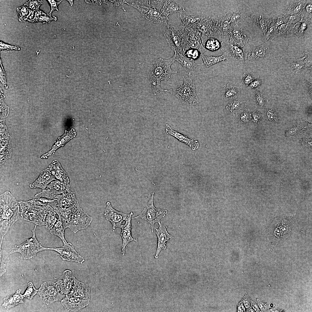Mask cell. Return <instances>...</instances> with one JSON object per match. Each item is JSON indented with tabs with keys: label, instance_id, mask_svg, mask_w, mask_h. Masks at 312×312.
<instances>
[{
	"label": "cell",
	"instance_id": "6da1fadb",
	"mask_svg": "<svg viewBox=\"0 0 312 312\" xmlns=\"http://www.w3.org/2000/svg\"><path fill=\"white\" fill-rule=\"evenodd\" d=\"M0 198L1 246L3 238L10 227L21 218V211L18 202L10 191L1 194Z\"/></svg>",
	"mask_w": 312,
	"mask_h": 312
},
{
	"label": "cell",
	"instance_id": "7a4b0ae2",
	"mask_svg": "<svg viewBox=\"0 0 312 312\" xmlns=\"http://www.w3.org/2000/svg\"><path fill=\"white\" fill-rule=\"evenodd\" d=\"M175 61L173 57L166 60L160 58L151 68L149 72L150 81L155 95H159L164 90L160 86L161 81H167L172 74L177 73L171 68Z\"/></svg>",
	"mask_w": 312,
	"mask_h": 312
},
{
	"label": "cell",
	"instance_id": "3957f363",
	"mask_svg": "<svg viewBox=\"0 0 312 312\" xmlns=\"http://www.w3.org/2000/svg\"><path fill=\"white\" fill-rule=\"evenodd\" d=\"M292 218L280 216L274 218L269 226L268 235L271 242L276 245L283 243L290 235L294 225Z\"/></svg>",
	"mask_w": 312,
	"mask_h": 312
},
{
	"label": "cell",
	"instance_id": "277c9868",
	"mask_svg": "<svg viewBox=\"0 0 312 312\" xmlns=\"http://www.w3.org/2000/svg\"><path fill=\"white\" fill-rule=\"evenodd\" d=\"M183 83L179 88L166 89L164 91L176 96L183 103L187 105H196L200 102L196 92L193 77L191 73L188 76L183 77Z\"/></svg>",
	"mask_w": 312,
	"mask_h": 312
},
{
	"label": "cell",
	"instance_id": "5b68a950",
	"mask_svg": "<svg viewBox=\"0 0 312 312\" xmlns=\"http://www.w3.org/2000/svg\"><path fill=\"white\" fill-rule=\"evenodd\" d=\"M79 207L75 193L70 190L58 196L52 205L58 216L67 222L71 214Z\"/></svg>",
	"mask_w": 312,
	"mask_h": 312
},
{
	"label": "cell",
	"instance_id": "8992f818",
	"mask_svg": "<svg viewBox=\"0 0 312 312\" xmlns=\"http://www.w3.org/2000/svg\"><path fill=\"white\" fill-rule=\"evenodd\" d=\"M21 211V218L36 225H44V219L46 212L53 209L50 206L44 207L34 206L27 201L18 202Z\"/></svg>",
	"mask_w": 312,
	"mask_h": 312
},
{
	"label": "cell",
	"instance_id": "52a82bcc",
	"mask_svg": "<svg viewBox=\"0 0 312 312\" xmlns=\"http://www.w3.org/2000/svg\"><path fill=\"white\" fill-rule=\"evenodd\" d=\"M182 27L183 43L181 53L182 54L189 49L198 50L202 56L204 55L206 49L203 45L200 34L190 25L181 23Z\"/></svg>",
	"mask_w": 312,
	"mask_h": 312
},
{
	"label": "cell",
	"instance_id": "ba28073f",
	"mask_svg": "<svg viewBox=\"0 0 312 312\" xmlns=\"http://www.w3.org/2000/svg\"><path fill=\"white\" fill-rule=\"evenodd\" d=\"M36 225L32 230L33 235L31 237L20 245H15L9 252L10 255L14 253H19L24 259H27L34 257L39 252L47 250V247L42 246L36 237Z\"/></svg>",
	"mask_w": 312,
	"mask_h": 312
},
{
	"label": "cell",
	"instance_id": "9c48e42d",
	"mask_svg": "<svg viewBox=\"0 0 312 312\" xmlns=\"http://www.w3.org/2000/svg\"><path fill=\"white\" fill-rule=\"evenodd\" d=\"M222 55L231 63L239 66L246 64L247 45L242 48L229 41H222L221 44Z\"/></svg>",
	"mask_w": 312,
	"mask_h": 312
},
{
	"label": "cell",
	"instance_id": "30bf717a",
	"mask_svg": "<svg viewBox=\"0 0 312 312\" xmlns=\"http://www.w3.org/2000/svg\"><path fill=\"white\" fill-rule=\"evenodd\" d=\"M154 193L151 194V198L146 207L140 214L131 219L140 218L145 220L151 225L152 232H153L154 225L157 222L159 225L161 224L160 220L164 217L168 212L166 210L157 208L153 204Z\"/></svg>",
	"mask_w": 312,
	"mask_h": 312
},
{
	"label": "cell",
	"instance_id": "8fae6325",
	"mask_svg": "<svg viewBox=\"0 0 312 312\" xmlns=\"http://www.w3.org/2000/svg\"><path fill=\"white\" fill-rule=\"evenodd\" d=\"M37 293L42 302L47 305L61 301L66 296L61 293L57 283L51 281L43 282Z\"/></svg>",
	"mask_w": 312,
	"mask_h": 312
},
{
	"label": "cell",
	"instance_id": "7c38bea8",
	"mask_svg": "<svg viewBox=\"0 0 312 312\" xmlns=\"http://www.w3.org/2000/svg\"><path fill=\"white\" fill-rule=\"evenodd\" d=\"M214 19L211 17H205L203 19L197 23L190 25L200 33L201 42L203 46L209 39L220 40V35L214 25Z\"/></svg>",
	"mask_w": 312,
	"mask_h": 312
},
{
	"label": "cell",
	"instance_id": "4fadbf2b",
	"mask_svg": "<svg viewBox=\"0 0 312 312\" xmlns=\"http://www.w3.org/2000/svg\"><path fill=\"white\" fill-rule=\"evenodd\" d=\"M92 218L79 207L71 214L67 227L74 233L86 229L91 224Z\"/></svg>",
	"mask_w": 312,
	"mask_h": 312
},
{
	"label": "cell",
	"instance_id": "5bb4252c",
	"mask_svg": "<svg viewBox=\"0 0 312 312\" xmlns=\"http://www.w3.org/2000/svg\"><path fill=\"white\" fill-rule=\"evenodd\" d=\"M70 190V183H63L56 179L50 183L46 188L36 194L34 197H43L50 199H56L59 195Z\"/></svg>",
	"mask_w": 312,
	"mask_h": 312
},
{
	"label": "cell",
	"instance_id": "9a60e30c",
	"mask_svg": "<svg viewBox=\"0 0 312 312\" xmlns=\"http://www.w3.org/2000/svg\"><path fill=\"white\" fill-rule=\"evenodd\" d=\"M164 35L169 47L173 51L181 53L183 43L182 25L174 26L168 25Z\"/></svg>",
	"mask_w": 312,
	"mask_h": 312
},
{
	"label": "cell",
	"instance_id": "2e32d148",
	"mask_svg": "<svg viewBox=\"0 0 312 312\" xmlns=\"http://www.w3.org/2000/svg\"><path fill=\"white\" fill-rule=\"evenodd\" d=\"M47 250H54L57 252L64 261L76 262L82 263L84 261V258L75 250L72 243L68 242L61 247L48 248Z\"/></svg>",
	"mask_w": 312,
	"mask_h": 312
},
{
	"label": "cell",
	"instance_id": "e0dca14e",
	"mask_svg": "<svg viewBox=\"0 0 312 312\" xmlns=\"http://www.w3.org/2000/svg\"><path fill=\"white\" fill-rule=\"evenodd\" d=\"M106 207L104 210V215L106 219L111 223L113 229L121 228L122 223L125 220L129 214H126L117 211L112 206L110 202L106 203Z\"/></svg>",
	"mask_w": 312,
	"mask_h": 312
},
{
	"label": "cell",
	"instance_id": "ac0fdd59",
	"mask_svg": "<svg viewBox=\"0 0 312 312\" xmlns=\"http://www.w3.org/2000/svg\"><path fill=\"white\" fill-rule=\"evenodd\" d=\"M90 299L66 295L61 301L66 311L75 312L88 305Z\"/></svg>",
	"mask_w": 312,
	"mask_h": 312
},
{
	"label": "cell",
	"instance_id": "d6986e66",
	"mask_svg": "<svg viewBox=\"0 0 312 312\" xmlns=\"http://www.w3.org/2000/svg\"><path fill=\"white\" fill-rule=\"evenodd\" d=\"M246 63L258 62L266 57L268 52V46L266 42L259 46H247Z\"/></svg>",
	"mask_w": 312,
	"mask_h": 312
},
{
	"label": "cell",
	"instance_id": "ffe728a7",
	"mask_svg": "<svg viewBox=\"0 0 312 312\" xmlns=\"http://www.w3.org/2000/svg\"><path fill=\"white\" fill-rule=\"evenodd\" d=\"M159 226V227L157 229L154 228L156 231L155 233L157 239V246L154 256L155 258L156 259L158 258L159 254L162 250L166 248V243L170 238H173L176 239L174 237L168 233L166 229L168 227L166 225L161 223Z\"/></svg>",
	"mask_w": 312,
	"mask_h": 312
},
{
	"label": "cell",
	"instance_id": "44dd1931",
	"mask_svg": "<svg viewBox=\"0 0 312 312\" xmlns=\"http://www.w3.org/2000/svg\"><path fill=\"white\" fill-rule=\"evenodd\" d=\"M75 277L71 270H66L63 272L56 282L62 294L66 295L71 293L74 285Z\"/></svg>",
	"mask_w": 312,
	"mask_h": 312
},
{
	"label": "cell",
	"instance_id": "7402d4cb",
	"mask_svg": "<svg viewBox=\"0 0 312 312\" xmlns=\"http://www.w3.org/2000/svg\"><path fill=\"white\" fill-rule=\"evenodd\" d=\"M133 214V212H131L129 214L125 220V223L122 225L120 228L121 231L120 235L122 240L121 253L123 255L125 254V248L128 244L131 241H137L136 239L133 238L131 234V220Z\"/></svg>",
	"mask_w": 312,
	"mask_h": 312
},
{
	"label": "cell",
	"instance_id": "603a6c76",
	"mask_svg": "<svg viewBox=\"0 0 312 312\" xmlns=\"http://www.w3.org/2000/svg\"><path fill=\"white\" fill-rule=\"evenodd\" d=\"M232 30L228 34L229 41L231 43L243 48L247 44L248 39L238 24H234Z\"/></svg>",
	"mask_w": 312,
	"mask_h": 312
},
{
	"label": "cell",
	"instance_id": "cb8c5ba5",
	"mask_svg": "<svg viewBox=\"0 0 312 312\" xmlns=\"http://www.w3.org/2000/svg\"><path fill=\"white\" fill-rule=\"evenodd\" d=\"M56 179L47 168L41 171L38 177L29 185L31 188H39L43 190L52 181Z\"/></svg>",
	"mask_w": 312,
	"mask_h": 312
},
{
	"label": "cell",
	"instance_id": "d4e9b609",
	"mask_svg": "<svg viewBox=\"0 0 312 312\" xmlns=\"http://www.w3.org/2000/svg\"><path fill=\"white\" fill-rule=\"evenodd\" d=\"M76 135V133L73 128L69 131L66 130L63 135L58 138L56 142L52 146L51 149L42 155L40 157L41 158L47 159L49 156L54 154L59 148L64 146L67 142L75 137Z\"/></svg>",
	"mask_w": 312,
	"mask_h": 312
},
{
	"label": "cell",
	"instance_id": "484cf974",
	"mask_svg": "<svg viewBox=\"0 0 312 312\" xmlns=\"http://www.w3.org/2000/svg\"><path fill=\"white\" fill-rule=\"evenodd\" d=\"M90 289L87 284L79 281L75 277L73 288L71 293L68 295L71 296L90 299Z\"/></svg>",
	"mask_w": 312,
	"mask_h": 312
},
{
	"label": "cell",
	"instance_id": "4316f807",
	"mask_svg": "<svg viewBox=\"0 0 312 312\" xmlns=\"http://www.w3.org/2000/svg\"><path fill=\"white\" fill-rule=\"evenodd\" d=\"M47 168L56 179L63 183H70L67 173L57 160H53Z\"/></svg>",
	"mask_w": 312,
	"mask_h": 312
},
{
	"label": "cell",
	"instance_id": "83f0119b",
	"mask_svg": "<svg viewBox=\"0 0 312 312\" xmlns=\"http://www.w3.org/2000/svg\"><path fill=\"white\" fill-rule=\"evenodd\" d=\"M312 24V18L301 16L300 20L294 26L292 33L299 38H303Z\"/></svg>",
	"mask_w": 312,
	"mask_h": 312
},
{
	"label": "cell",
	"instance_id": "f1b7e54d",
	"mask_svg": "<svg viewBox=\"0 0 312 312\" xmlns=\"http://www.w3.org/2000/svg\"><path fill=\"white\" fill-rule=\"evenodd\" d=\"M174 51L173 57L175 60L181 64L185 71L188 73L193 72L198 66L201 64L196 63L194 60L184 56L177 51Z\"/></svg>",
	"mask_w": 312,
	"mask_h": 312
},
{
	"label": "cell",
	"instance_id": "f546056e",
	"mask_svg": "<svg viewBox=\"0 0 312 312\" xmlns=\"http://www.w3.org/2000/svg\"><path fill=\"white\" fill-rule=\"evenodd\" d=\"M166 125L169 128V129H166V131L167 134L170 135L179 141L189 146V147L192 148L193 150H196L198 148L199 145L197 140H194L192 139L189 138L187 136L173 130L168 124H167Z\"/></svg>",
	"mask_w": 312,
	"mask_h": 312
},
{
	"label": "cell",
	"instance_id": "4dcf8cb0",
	"mask_svg": "<svg viewBox=\"0 0 312 312\" xmlns=\"http://www.w3.org/2000/svg\"><path fill=\"white\" fill-rule=\"evenodd\" d=\"M214 23L220 36L228 34L233 29V27L231 25L229 12L226 13L222 18L219 20L214 18Z\"/></svg>",
	"mask_w": 312,
	"mask_h": 312
},
{
	"label": "cell",
	"instance_id": "1f68e13d",
	"mask_svg": "<svg viewBox=\"0 0 312 312\" xmlns=\"http://www.w3.org/2000/svg\"><path fill=\"white\" fill-rule=\"evenodd\" d=\"M21 289L17 290L13 294L4 298L2 306L5 309H9L14 307L20 303L24 302V297L21 294Z\"/></svg>",
	"mask_w": 312,
	"mask_h": 312
},
{
	"label": "cell",
	"instance_id": "d6a6232c",
	"mask_svg": "<svg viewBox=\"0 0 312 312\" xmlns=\"http://www.w3.org/2000/svg\"><path fill=\"white\" fill-rule=\"evenodd\" d=\"M58 218L52 228L49 231L50 233L59 237L62 240L63 244L68 243L64 237V231L67 228V222L61 218Z\"/></svg>",
	"mask_w": 312,
	"mask_h": 312
},
{
	"label": "cell",
	"instance_id": "836d02e7",
	"mask_svg": "<svg viewBox=\"0 0 312 312\" xmlns=\"http://www.w3.org/2000/svg\"><path fill=\"white\" fill-rule=\"evenodd\" d=\"M185 11V8L181 5L170 0L165 1L162 14L167 18L169 15L177 13H181Z\"/></svg>",
	"mask_w": 312,
	"mask_h": 312
},
{
	"label": "cell",
	"instance_id": "e575fe53",
	"mask_svg": "<svg viewBox=\"0 0 312 312\" xmlns=\"http://www.w3.org/2000/svg\"><path fill=\"white\" fill-rule=\"evenodd\" d=\"M240 91L239 87L229 83L223 86L222 98L228 102L236 99Z\"/></svg>",
	"mask_w": 312,
	"mask_h": 312
},
{
	"label": "cell",
	"instance_id": "d590c367",
	"mask_svg": "<svg viewBox=\"0 0 312 312\" xmlns=\"http://www.w3.org/2000/svg\"><path fill=\"white\" fill-rule=\"evenodd\" d=\"M229 12L231 23L234 24H238L239 22L243 21L250 15L245 8L240 6Z\"/></svg>",
	"mask_w": 312,
	"mask_h": 312
},
{
	"label": "cell",
	"instance_id": "8d00e7d4",
	"mask_svg": "<svg viewBox=\"0 0 312 312\" xmlns=\"http://www.w3.org/2000/svg\"><path fill=\"white\" fill-rule=\"evenodd\" d=\"M179 16L182 21L181 23L186 25L195 24L202 20L205 17L195 15L185 10L181 13Z\"/></svg>",
	"mask_w": 312,
	"mask_h": 312
},
{
	"label": "cell",
	"instance_id": "74e56055",
	"mask_svg": "<svg viewBox=\"0 0 312 312\" xmlns=\"http://www.w3.org/2000/svg\"><path fill=\"white\" fill-rule=\"evenodd\" d=\"M306 0H294L291 1L284 14L289 16L299 13Z\"/></svg>",
	"mask_w": 312,
	"mask_h": 312
},
{
	"label": "cell",
	"instance_id": "f35d334b",
	"mask_svg": "<svg viewBox=\"0 0 312 312\" xmlns=\"http://www.w3.org/2000/svg\"><path fill=\"white\" fill-rule=\"evenodd\" d=\"M305 56L299 58H286L287 62L289 65L294 73L297 74L299 70L304 69V60Z\"/></svg>",
	"mask_w": 312,
	"mask_h": 312
},
{
	"label": "cell",
	"instance_id": "ab89813d",
	"mask_svg": "<svg viewBox=\"0 0 312 312\" xmlns=\"http://www.w3.org/2000/svg\"><path fill=\"white\" fill-rule=\"evenodd\" d=\"M57 214L51 209L47 211L45 213L44 219V225L46 228L50 230L53 227L55 224L58 219L56 215Z\"/></svg>",
	"mask_w": 312,
	"mask_h": 312
},
{
	"label": "cell",
	"instance_id": "60d3db41",
	"mask_svg": "<svg viewBox=\"0 0 312 312\" xmlns=\"http://www.w3.org/2000/svg\"><path fill=\"white\" fill-rule=\"evenodd\" d=\"M56 21L57 17H52L49 13H46L40 10L36 11L34 22H41L43 23H47L50 22L53 20Z\"/></svg>",
	"mask_w": 312,
	"mask_h": 312
},
{
	"label": "cell",
	"instance_id": "b9f144b4",
	"mask_svg": "<svg viewBox=\"0 0 312 312\" xmlns=\"http://www.w3.org/2000/svg\"><path fill=\"white\" fill-rule=\"evenodd\" d=\"M55 199H50L43 197H34L33 199L27 201L29 204L35 206L44 207L51 206L52 207V203Z\"/></svg>",
	"mask_w": 312,
	"mask_h": 312
},
{
	"label": "cell",
	"instance_id": "7bdbcfd3",
	"mask_svg": "<svg viewBox=\"0 0 312 312\" xmlns=\"http://www.w3.org/2000/svg\"><path fill=\"white\" fill-rule=\"evenodd\" d=\"M202 57L204 62L203 64L205 65L206 68L209 67L213 64L226 60L222 55L219 56H214L209 55H203L202 56Z\"/></svg>",
	"mask_w": 312,
	"mask_h": 312
},
{
	"label": "cell",
	"instance_id": "ee69618b",
	"mask_svg": "<svg viewBox=\"0 0 312 312\" xmlns=\"http://www.w3.org/2000/svg\"><path fill=\"white\" fill-rule=\"evenodd\" d=\"M250 112L248 109H242L237 114L238 121L242 125H245L248 123L250 120Z\"/></svg>",
	"mask_w": 312,
	"mask_h": 312
},
{
	"label": "cell",
	"instance_id": "f6af8a7d",
	"mask_svg": "<svg viewBox=\"0 0 312 312\" xmlns=\"http://www.w3.org/2000/svg\"><path fill=\"white\" fill-rule=\"evenodd\" d=\"M255 99L257 105L261 108L265 107L266 97L263 92L260 89L256 90L255 92Z\"/></svg>",
	"mask_w": 312,
	"mask_h": 312
},
{
	"label": "cell",
	"instance_id": "bcb514c9",
	"mask_svg": "<svg viewBox=\"0 0 312 312\" xmlns=\"http://www.w3.org/2000/svg\"><path fill=\"white\" fill-rule=\"evenodd\" d=\"M10 255L9 252L2 249L0 248V274L1 276L4 274L6 271V261L7 258Z\"/></svg>",
	"mask_w": 312,
	"mask_h": 312
},
{
	"label": "cell",
	"instance_id": "7dc6e473",
	"mask_svg": "<svg viewBox=\"0 0 312 312\" xmlns=\"http://www.w3.org/2000/svg\"><path fill=\"white\" fill-rule=\"evenodd\" d=\"M244 104L236 99L232 100L228 102V104L226 107V109L231 112L242 109L244 107Z\"/></svg>",
	"mask_w": 312,
	"mask_h": 312
},
{
	"label": "cell",
	"instance_id": "c3c4849f",
	"mask_svg": "<svg viewBox=\"0 0 312 312\" xmlns=\"http://www.w3.org/2000/svg\"><path fill=\"white\" fill-rule=\"evenodd\" d=\"M38 291V289L35 288L32 283L30 282L28 283L27 288L23 295L24 298L32 300Z\"/></svg>",
	"mask_w": 312,
	"mask_h": 312
},
{
	"label": "cell",
	"instance_id": "681fc988",
	"mask_svg": "<svg viewBox=\"0 0 312 312\" xmlns=\"http://www.w3.org/2000/svg\"><path fill=\"white\" fill-rule=\"evenodd\" d=\"M312 1L306 0L301 11V16L312 18Z\"/></svg>",
	"mask_w": 312,
	"mask_h": 312
},
{
	"label": "cell",
	"instance_id": "f907efd6",
	"mask_svg": "<svg viewBox=\"0 0 312 312\" xmlns=\"http://www.w3.org/2000/svg\"><path fill=\"white\" fill-rule=\"evenodd\" d=\"M255 23L263 32V35L266 33L267 29L266 18L261 15L256 16L255 18Z\"/></svg>",
	"mask_w": 312,
	"mask_h": 312
},
{
	"label": "cell",
	"instance_id": "816d5d0a",
	"mask_svg": "<svg viewBox=\"0 0 312 312\" xmlns=\"http://www.w3.org/2000/svg\"><path fill=\"white\" fill-rule=\"evenodd\" d=\"M204 45L207 49L211 51L217 50L220 47L218 40L215 38L208 39Z\"/></svg>",
	"mask_w": 312,
	"mask_h": 312
},
{
	"label": "cell",
	"instance_id": "f5cc1de1",
	"mask_svg": "<svg viewBox=\"0 0 312 312\" xmlns=\"http://www.w3.org/2000/svg\"><path fill=\"white\" fill-rule=\"evenodd\" d=\"M43 3L42 0H29L24 4L29 9L32 11H36L39 10L40 6Z\"/></svg>",
	"mask_w": 312,
	"mask_h": 312
},
{
	"label": "cell",
	"instance_id": "db71d44e",
	"mask_svg": "<svg viewBox=\"0 0 312 312\" xmlns=\"http://www.w3.org/2000/svg\"><path fill=\"white\" fill-rule=\"evenodd\" d=\"M16 10L18 17V20L20 22L29 13V9L25 4L17 8Z\"/></svg>",
	"mask_w": 312,
	"mask_h": 312
},
{
	"label": "cell",
	"instance_id": "11a10c76",
	"mask_svg": "<svg viewBox=\"0 0 312 312\" xmlns=\"http://www.w3.org/2000/svg\"><path fill=\"white\" fill-rule=\"evenodd\" d=\"M182 55L184 56L194 60L198 59L201 54L199 51L195 49H189L185 51Z\"/></svg>",
	"mask_w": 312,
	"mask_h": 312
},
{
	"label": "cell",
	"instance_id": "9f6ffc18",
	"mask_svg": "<svg viewBox=\"0 0 312 312\" xmlns=\"http://www.w3.org/2000/svg\"><path fill=\"white\" fill-rule=\"evenodd\" d=\"M265 115L266 117L269 120L278 121V114L274 108H271L267 109Z\"/></svg>",
	"mask_w": 312,
	"mask_h": 312
},
{
	"label": "cell",
	"instance_id": "6f0895ef",
	"mask_svg": "<svg viewBox=\"0 0 312 312\" xmlns=\"http://www.w3.org/2000/svg\"><path fill=\"white\" fill-rule=\"evenodd\" d=\"M263 83L262 79L257 77L253 81L247 86V88L249 90L259 89Z\"/></svg>",
	"mask_w": 312,
	"mask_h": 312
},
{
	"label": "cell",
	"instance_id": "680465c9",
	"mask_svg": "<svg viewBox=\"0 0 312 312\" xmlns=\"http://www.w3.org/2000/svg\"><path fill=\"white\" fill-rule=\"evenodd\" d=\"M305 57L304 60V68L312 70V55L307 51L304 52Z\"/></svg>",
	"mask_w": 312,
	"mask_h": 312
},
{
	"label": "cell",
	"instance_id": "91938a15",
	"mask_svg": "<svg viewBox=\"0 0 312 312\" xmlns=\"http://www.w3.org/2000/svg\"><path fill=\"white\" fill-rule=\"evenodd\" d=\"M255 78L250 73H244L243 74L242 83L247 87Z\"/></svg>",
	"mask_w": 312,
	"mask_h": 312
},
{
	"label": "cell",
	"instance_id": "94428289",
	"mask_svg": "<svg viewBox=\"0 0 312 312\" xmlns=\"http://www.w3.org/2000/svg\"><path fill=\"white\" fill-rule=\"evenodd\" d=\"M262 115V113L259 110H254L251 112L250 120L255 123L257 124L260 122Z\"/></svg>",
	"mask_w": 312,
	"mask_h": 312
},
{
	"label": "cell",
	"instance_id": "6125c7cd",
	"mask_svg": "<svg viewBox=\"0 0 312 312\" xmlns=\"http://www.w3.org/2000/svg\"><path fill=\"white\" fill-rule=\"evenodd\" d=\"M36 11H32L29 9L28 14L21 21V22H24L27 21L29 22L34 23Z\"/></svg>",
	"mask_w": 312,
	"mask_h": 312
},
{
	"label": "cell",
	"instance_id": "be15d7a7",
	"mask_svg": "<svg viewBox=\"0 0 312 312\" xmlns=\"http://www.w3.org/2000/svg\"><path fill=\"white\" fill-rule=\"evenodd\" d=\"M0 50H20V49L16 45H11L6 43H5L2 41H1L0 42Z\"/></svg>",
	"mask_w": 312,
	"mask_h": 312
},
{
	"label": "cell",
	"instance_id": "e7e4bbea",
	"mask_svg": "<svg viewBox=\"0 0 312 312\" xmlns=\"http://www.w3.org/2000/svg\"><path fill=\"white\" fill-rule=\"evenodd\" d=\"M305 91L308 98L310 101L312 100V85L307 80H305Z\"/></svg>",
	"mask_w": 312,
	"mask_h": 312
},
{
	"label": "cell",
	"instance_id": "03108f58",
	"mask_svg": "<svg viewBox=\"0 0 312 312\" xmlns=\"http://www.w3.org/2000/svg\"><path fill=\"white\" fill-rule=\"evenodd\" d=\"M50 3L51 6V10L49 13L51 15L52 12L54 10H56L58 11V6L60 4V3L62 1H61L59 2H57L55 1L54 0H50L48 1Z\"/></svg>",
	"mask_w": 312,
	"mask_h": 312
},
{
	"label": "cell",
	"instance_id": "003e7915",
	"mask_svg": "<svg viewBox=\"0 0 312 312\" xmlns=\"http://www.w3.org/2000/svg\"><path fill=\"white\" fill-rule=\"evenodd\" d=\"M237 308V311L238 312H242L244 311V306L242 304V303L239 304Z\"/></svg>",
	"mask_w": 312,
	"mask_h": 312
}]
</instances>
